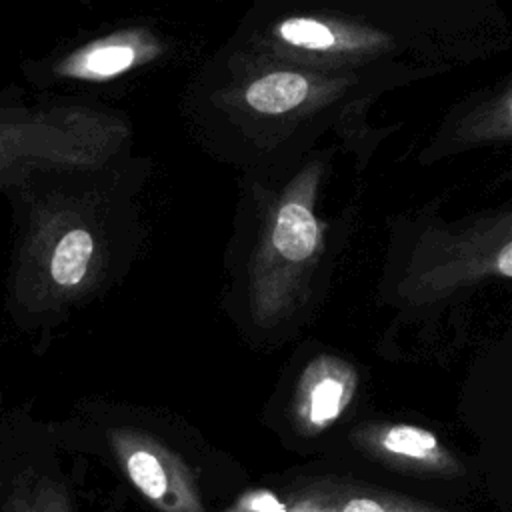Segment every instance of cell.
I'll use <instances>...</instances> for the list:
<instances>
[{"mask_svg":"<svg viewBox=\"0 0 512 512\" xmlns=\"http://www.w3.org/2000/svg\"><path fill=\"white\" fill-rule=\"evenodd\" d=\"M146 172L128 154L104 166L36 170L0 188L14 222L8 298L16 312L62 314L130 268L144 236Z\"/></svg>","mask_w":512,"mask_h":512,"instance_id":"obj_1","label":"cell"},{"mask_svg":"<svg viewBox=\"0 0 512 512\" xmlns=\"http://www.w3.org/2000/svg\"><path fill=\"white\" fill-rule=\"evenodd\" d=\"M132 122L116 108L78 98H0V188L36 172L92 168L132 154Z\"/></svg>","mask_w":512,"mask_h":512,"instance_id":"obj_2","label":"cell"},{"mask_svg":"<svg viewBox=\"0 0 512 512\" xmlns=\"http://www.w3.org/2000/svg\"><path fill=\"white\" fill-rule=\"evenodd\" d=\"M318 170H304L274 208L252 266L250 304L258 324L280 322L296 304L304 276L322 246V226L314 214Z\"/></svg>","mask_w":512,"mask_h":512,"instance_id":"obj_3","label":"cell"},{"mask_svg":"<svg viewBox=\"0 0 512 512\" xmlns=\"http://www.w3.org/2000/svg\"><path fill=\"white\" fill-rule=\"evenodd\" d=\"M166 54L162 36L146 24H126L30 64L26 76L38 86H106L140 72Z\"/></svg>","mask_w":512,"mask_h":512,"instance_id":"obj_4","label":"cell"},{"mask_svg":"<svg viewBox=\"0 0 512 512\" xmlns=\"http://www.w3.org/2000/svg\"><path fill=\"white\" fill-rule=\"evenodd\" d=\"M108 440L130 484L158 512H204L194 474L172 448L136 428H114Z\"/></svg>","mask_w":512,"mask_h":512,"instance_id":"obj_5","label":"cell"},{"mask_svg":"<svg viewBox=\"0 0 512 512\" xmlns=\"http://www.w3.org/2000/svg\"><path fill=\"white\" fill-rule=\"evenodd\" d=\"M354 446L370 458L404 472L462 476L460 458L428 428L402 422H368L352 430Z\"/></svg>","mask_w":512,"mask_h":512,"instance_id":"obj_6","label":"cell"},{"mask_svg":"<svg viewBox=\"0 0 512 512\" xmlns=\"http://www.w3.org/2000/svg\"><path fill=\"white\" fill-rule=\"evenodd\" d=\"M356 368L334 356L318 354L302 370L292 404L296 428L306 436L328 430L352 404L358 392Z\"/></svg>","mask_w":512,"mask_h":512,"instance_id":"obj_7","label":"cell"},{"mask_svg":"<svg viewBox=\"0 0 512 512\" xmlns=\"http://www.w3.org/2000/svg\"><path fill=\"white\" fill-rule=\"evenodd\" d=\"M274 34L282 44L310 54L370 52L378 44L376 38L368 32L306 16L280 22L274 28Z\"/></svg>","mask_w":512,"mask_h":512,"instance_id":"obj_8","label":"cell"},{"mask_svg":"<svg viewBox=\"0 0 512 512\" xmlns=\"http://www.w3.org/2000/svg\"><path fill=\"white\" fill-rule=\"evenodd\" d=\"M316 92L320 88L310 76L294 70H272L246 82L242 100L258 114L278 116L300 108Z\"/></svg>","mask_w":512,"mask_h":512,"instance_id":"obj_9","label":"cell"},{"mask_svg":"<svg viewBox=\"0 0 512 512\" xmlns=\"http://www.w3.org/2000/svg\"><path fill=\"white\" fill-rule=\"evenodd\" d=\"M2 512H72V500L62 480L26 470L14 480Z\"/></svg>","mask_w":512,"mask_h":512,"instance_id":"obj_10","label":"cell"},{"mask_svg":"<svg viewBox=\"0 0 512 512\" xmlns=\"http://www.w3.org/2000/svg\"><path fill=\"white\" fill-rule=\"evenodd\" d=\"M504 124L508 128H512V92H510V96L506 98V104H504Z\"/></svg>","mask_w":512,"mask_h":512,"instance_id":"obj_11","label":"cell"}]
</instances>
